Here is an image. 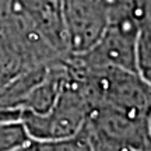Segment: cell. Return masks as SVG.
I'll return each mask as SVG.
<instances>
[{"instance_id":"6da1fadb","label":"cell","mask_w":151,"mask_h":151,"mask_svg":"<svg viewBox=\"0 0 151 151\" xmlns=\"http://www.w3.org/2000/svg\"><path fill=\"white\" fill-rule=\"evenodd\" d=\"M90 111V104L74 81L62 86L46 112L27 113L22 123L32 140H59L83 130Z\"/></svg>"},{"instance_id":"7a4b0ae2","label":"cell","mask_w":151,"mask_h":151,"mask_svg":"<svg viewBox=\"0 0 151 151\" xmlns=\"http://www.w3.org/2000/svg\"><path fill=\"white\" fill-rule=\"evenodd\" d=\"M139 20L130 16L119 17L108 24L97 41L81 53V67H118L136 70V41Z\"/></svg>"},{"instance_id":"3957f363","label":"cell","mask_w":151,"mask_h":151,"mask_svg":"<svg viewBox=\"0 0 151 151\" xmlns=\"http://www.w3.org/2000/svg\"><path fill=\"white\" fill-rule=\"evenodd\" d=\"M136 70L151 86V20H139L136 41Z\"/></svg>"},{"instance_id":"277c9868","label":"cell","mask_w":151,"mask_h":151,"mask_svg":"<svg viewBox=\"0 0 151 151\" xmlns=\"http://www.w3.org/2000/svg\"><path fill=\"white\" fill-rule=\"evenodd\" d=\"M31 140L22 122L1 120L0 122V151H13Z\"/></svg>"},{"instance_id":"5b68a950","label":"cell","mask_w":151,"mask_h":151,"mask_svg":"<svg viewBox=\"0 0 151 151\" xmlns=\"http://www.w3.org/2000/svg\"><path fill=\"white\" fill-rule=\"evenodd\" d=\"M45 151H92L86 133V126L74 136L52 141H42Z\"/></svg>"},{"instance_id":"8992f818","label":"cell","mask_w":151,"mask_h":151,"mask_svg":"<svg viewBox=\"0 0 151 151\" xmlns=\"http://www.w3.org/2000/svg\"><path fill=\"white\" fill-rule=\"evenodd\" d=\"M13 151H45V148H43L42 141L32 140L31 139L25 144H22V146H20L18 148H16V150H13Z\"/></svg>"},{"instance_id":"52a82bcc","label":"cell","mask_w":151,"mask_h":151,"mask_svg":"<svg viewBox=\"0 0 151 151\" xmlns=\"http://www.w3.org/2000/svg\"><path fill=\"white\" fill-rule=\"evenodd\" d=\"M148 129H150V136H151V112H150V116H148Z\"/></svg>"}]
</instances>
